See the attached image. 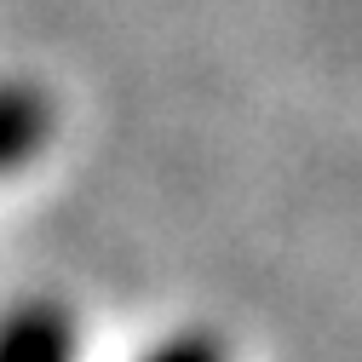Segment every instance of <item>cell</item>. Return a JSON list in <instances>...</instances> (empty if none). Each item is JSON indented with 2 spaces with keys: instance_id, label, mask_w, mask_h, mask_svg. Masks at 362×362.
<instances>
[{
  "instance_id": "3957f363",
  "label": "cell",
  "mask_w": 362,
  "mask_h": 362,
  "mask_svg": "<svg viewBox=\"0 0 362 362\" xmlns=\"http://www.w3.org/2000/svg\"><path fill=\"white\" fill-rule=\"evenodd\" d=\"M144 362H224V351H218L213 334H173V339H161Z\"/></svg>"
},
{
  "instance_id": "6da1fadb",
  "label": "cell",
  "mask_w": 362,
  "mask_h": 362,
  "mask_svg": "<svg viewBox=\"0 0 362 362\" xmlns=\"http://www.w3.org/2000/svg\"><path fill=\"white\" fill-rule=\"evenodd\" d=\"M75 316L58 299H23L0 316V362H75Z\"/></svg>"
},
{
  "instance_id": "7a4b0ae2",
  "label": "cell",
  "mask_w": 362,
  "mask_h": 362,
  "mask_svg": "<svg viewBox=\"0 0 362 362\" xmlns=\"http://www.w3.org/2000/svg\"><path fill=\"white\" fill-rule=\"evenodd\" d=\"M58 132L52 98L29 81H0V178L23 173Z\"/></svg>"
}]
</instances>
